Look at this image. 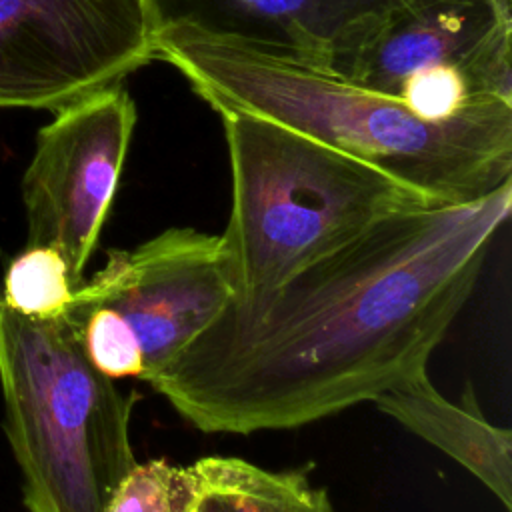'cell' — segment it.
Listing matches in <instances>:
<instances>
[{
  "label": "cell",
  "instance_id": "cell-14",
  "mask_svg": "<svg viewBox=\"0 0 512 512\" xmlns=\"http://www.w3.org/2000/svg\"><path fill=\"white\" fill-rule=\"evenodd\" d=\"M68 314L78 326L88 362L112 380H144L142 348L128 322L110 306L72 298Z\"/></svg>",
  "mask_w": 512,
  "mask_h": 512
},
{
  "label": "cell",
  "instance_id": "cell-6",
  "mask_svg": "<svg viewBox=\"0 0 512 512\" xmlns=\"http://www.w3.org/2000/svg\"><path fill=\"white\" fill-rule=\"evenodd\" d=\"M152 58L146 0H0V108L56 112Z\"/></svg>",
  "mask_w": 512,
  "mask_h": 512
},
{
  "label": "cell",
  "instance_id": "cell-5",
  "mask_svg": "<svg viewBox=\"0 0 512 512\" xmlns=\"http://www.w3.org/2000/svg\"><path fill=\"white\" fill-rule=\"evenodd\" d=\"M512 0H380L334 74L430 118L512 102Z\"/></svg>",
  "mask_w": 512,
  "mask_h": 512
},
{
  "label": "cell",
  "instance_id": "cell-3",
  "mask_svg": "<svg viewBox=\"0 0 512 512\" xmlns=\"http://www.w3.org/2000/svg\"><path fill=\"white\" fill-rule=\"evenodd\" d=\"M232 208L220 234L232 300L266 296L396 212L434 206L386 172L248 112H218Z\"/></svg>",
  "mask_w": 512,
  "mask_h": 512
},
{
  "label": "cell",
  "instance_id": "cell-8",
  "mask_svg": "<svg viewBox=\"0 0 512 512\" xmlns=\"http://www.w3.org/2000/svg\"><path fill=\"white\" fill-rule=\"evenodd\" d=\"M220 234L166 228L132 250H110L74 300L114 308L144 356V380L166 368L232 300Z\"/></svg>",
  "mask_w": 512,
  "mask_h": 512
},
{
  "label": "cell",
  "instance_id": "cell-13",
  "mask_svg": "<svg viewBox=\"0 0 512 512\" xmlns=\"http://www.w3.org/2000/svg\"><path fill=\"white\" fill-rule=\"evenodd\" d=\"M204 488L198 460L190 466L162 458L136 462L116 486L106 512H194Z\"/></svg>",
  "mask_w": 512,
  "mask_h": 512
},
{
  "label": "cell",
  "instance_id": "cell-2",
  "mask_svg": "<svg viewBox=\"0 0 512 512\" xmlns=\"http://www.w3.org/2000/svg\"><path fill=\"white\" fill-rule=\"evenodd\" d=\"M154 54L216 112H248L354 156L434 204H466L512 182V102L430 118L304 62L188 28L154 32Z\"/></svg>",
  "mask_w": 512,
  "mask_h": 512
},
{
  "label": "cell",
  "instance_id": "cell-4",
  "mask_svg": "<svg viewBox=\"0 0 512 512\" xmlns=\"http://www.w3.org/2000/svg\"><path fill=\"white\" fill-rule=\"evenodd\" d=\"M0 390L26 510L106 512L138 462L130 442L138 396L88 362L68 312L34 320L0 300Z\"/></svg>",
  "mask_w": 512,
  "mask_h": 512
},
{
  "label": "cell",
  "instance_id": "cell-11",
  "mask_svg": "<svg viewBox=\"0 0 512 512\" xmlns=\"http://www.w3.org/2000/svg\"><path fill=\"white\" fill-rule=\"evenodd\" d=\"M206 488L194 512H334L304 470H268L236 456L198 460Z\"/></svg>",
  "mask_w": 512,
  "mask_h": 512
},
{
  "label": "cell",
  "instance_id": "cell-7",
  "mask_svg": "<svg viewBox=\"0 0 512 512\" xmlns=\"http://www.w3.org/2000/svg\"><path fill=\"white\" fill-rule=\"evenodd\" d=\"M136 106L110 86L56 110L40 128L22 178L26 246L58 250L78 288L126 162Z\"/></svg>",
  "mask_w": 512,
  "mask_h": 512
},
{
  "label": "cell",
  "instance_id": "cell-1",
  "mask_svg": "<svg viewBox=\"0 0 512 512\" xmlns=\"http://www.w3.org/2000/svg\"><path fill=\"white\" fill-rule=\"evenodd\" d=\"M512 182L382 218L262 298L230 300L148 384L196 430H288L372 402L428 360L468 302Z\"/></svg>",
  "mask_w": 512,
  "mask_h": 512
},
{
  "label": "cell",
  "instance_id": "cell-12",
  "mask_svg": "<svg viewBox=\"0 0 512 512\" xmlns=\"http://www.w3.org/2000/svg\"><path fill=\"white\" fill-rule=\"evenodd\" d=\"M74 290L68 264L58 250L26 246L4 270L0 300L20 316L54 320L68 312Z\"/></svg>",
  "mask_w": 512,
  "mask_h": 512
},
{
  "label": "cell",
  "instance_id": "cell-9",
  "mask_svg": "<svg viewBox=\"0 0 512 512\" xmlns=\"http://www.w3.org/2000/svg\"><path fill=\"white\" fill-rule=\"evenodd\" d=\"M380 0H146L154 32L188 28L334 74L338 56Z\"/></svg>",
  "mask_w": 512,
  "mask_h": 512
},
{
  "label": "cell",
  "instance_id": "cell-10",
  "mask_svg": "<svg viewBox=\"0 0 512 512\" xmlns=\"http://www.w3.org/2000/svg\"><path fill=\"white\" fill-rule=\"evenodd\" d=\"M372 404L456 460L512 512V432L484 416L470 388L450 402L428 370H420L380 392Z\"/></svg>",
  "mask_w": 512,
  "mask_h": 512
}]
</instances>
